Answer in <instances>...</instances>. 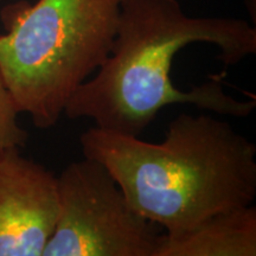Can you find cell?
<instances>
[{
	"label": "cell",
	"instance_id": "2",
	"mask_svg": "<svg viewBox=\"0 0 256 256\" xmlns=\"http://www.w3.org/2000/svg\"><path fill=\"white\" fill-rule=\"evenodd\" d=\"M80 144L84 158L110 171L134 209L168 234L254 204L256 145L211 115H178L158 144L96 126Z\"/></svg>",
	"mask_w": 256,
	"mask_h": 256
},
{
	"label": "cell",
	"instance_id": "3",
	"mask_svg": "<svg viewBox=\"0 0 256 256\" xmlns=\"http://www.w3.org/2000/svg\"><path fill=\"white\" fill-rule=\"evenodd\" d=\"M124 0H38L2 11L0 78L37 128L58 122L72 92L110 56Z\"/></svg>",
	"mask_w": 256,
	"mask_h": 256
},
{
	"label": "cell",
	"instance_id": "4",
	"mask_svg": "<svg viewBox=\"0 0 256 256\" xmlns=\"http://www.w3.org/2000/svg\"><path fill=\"white\" fill-rule=\"evenodd\" d=\"M58 212L42 256H153L162 228L136 211L101 162L83 158L57 177Z\"/></svg>",
	"mask_w": 256,
	"mask_h": 256
},
{
	"label": "cell",
	"instance_id": "7",
	"mask_svg": "<svg viewBox=\"0 0 256 256\" xmlns=\"http://www.w3.org/2000/svg\"><path fill=\"white\" fill-rule=\"evenodd\" d=\"M18 114L14 98L0 78V152L19 148L28 142V132L19 126Z\"/></svg>",
	"mask_w": 256,
	"mask_h": 256
},
{
	"label": "cell",
	"instance_id": "6",
	"mask_svg": "<svg viewBox=\"0 0 256 256\" xmlns=\"http://www.w3.org/2000/svg\"><path fill=\"white\" fill-rule=\"evenodd\" d=\"M254 204L209 217L177 234L162 232L153 256H255Z\"/></svg>",
	"mask_w": 256,
	"mask_h": 256
},
{
	"label": "cell",
	"instance_id": "1",
	"mask_svg": "<svg viewBox=\"0 0 256 256\" xmlns=\"http://www.w3.org/2000/svg\"><path fill=\"white\" fill-rule=\"evenodd\" d=\"M192 43L214 44L220 60L234 66L256 52V30L241 19L188 17L177 0H124L110 56L72 92L64 113L134 136L170 104L249 116L256 101L229 95L220 78L188 92L174 84L170 74L174 56Z\"/></svg>",
	"mask_w": 256,
	"mask_h": 256
},
{
	"label": "cell",
	"instance_id": "5",
	"mask_svg": "<svg viewBox=\"0 0 256 256\" xmlns=\"http://www.w3.org/2000/svg\"><path fill=\"white\" fill-rule=\"evenodd\" d=\"M57 212L56 176L19 148L0 152V256H42Z\"/></svg>",
	"mask_w": 256,
	"mask_h": 256
}]
</instances>
